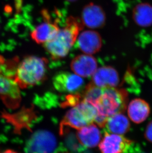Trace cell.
<instances>
[{"label": "cell", "mask_w": 152, "mask_h": 153, "mask_svg": "<svg viewBox=\"0 0 152 153\" xmlns=\"http://www.w3.org/2000/svg\"><path fill=\"white\" fill-rule=\"evenodd\" d=\"M146 137L150 141L152 142V121L150 123L147 128Z\"/></svg>", "instance_id": "44dd1931"}, {"label": "cell", "mask_w": 152, "mask_h": 153, "mask_svg": "<svg viewBox=\"0 0 152 153\" xmlns=\"http://www.w3.org/2000/svg\"><path fill=\"white\" fill-rule=\"evenodd\" d=\"M78 130L76 136L82 145L85 147L91 148L99 144L101 133L96 125L91 123Z\"/></svg>", "instance_id": "5bb4252c"}, {"label": "cell", "mask_w": 152, "mask_h": 153, "mask_svg": "<svg viewBox=\"0 0 152 153\" xmlns=\"http://www.w3.org/2000/svg\"><path fill=\"white\" fill-rule=\"evenodd\" d=\"M82 28V23L75 17L70 16L67 19L64 26L60 28L55 36L44 45L52 59H61L68 54Z\"/></svg>", "instance_id": "6da1fadb"}, {"label": "cell", "mask_w": 152, "mask_h": 153, "mask_svg": "<svg viewBox=\"0 0 152 153\" xmlns=\"http://www.w3.org/2000/svg\"><path fill=\"white\" fill-rule=\"evenodd\" d=\"M128 113L131 121L136 123H140L148 117L150 113V108L144 100L135 99L128 105Z\"/></svg>", "instance_id": "9a60e30c"}, {"label": "cell", "mask_w": 152, "mask_h": 153, "mask_svg": "<svg viewBox=\"0 0 152 153\" xmlns=\"http://www.w3.org/2000/svg\"><path fill=\"white\" fill-rule=\"evenodd\" d=\"M70 67L76 74L83 77H88L94 74L97 69V63L92 55L84 53L74 58Z\"/></svg>", "instance_id": "9c48e42d"}, {"label": "cell", "mask_w": 152, "mask_h": 153, "mask_svg": "<svg viewBox=\"0 0 152 153\" xmlns=\"http://www.w3.org/2000/svg\"><path fill=\"white\" fill-rule=\"evenodd\" d=\"M105 132L122 135L126 133L130 127L128 118L122 113H119L108 117L105 124Z\"/></svg>", "instance_id": "2e32d148"}, {"label": "cell", "mask_w": 152, "mask_h": 153, "mask_svg": "<svg viewBox=\"0 0 152 153\" xmlns=\"http://www.w3.org/2000/svg\"><path fill=\"white\" fill-rule=\"evenodd\" d=\"M105 19L103 10L93 4L85 7L82 12L83 24L91 28H97L103 26Z\"/></svg>", "instance_id": "4fadbf2b"}, {"label": "cell", "mask_w": 152, "mask_h": 153, "mask_svg": "<svg viewBox=\"0 0 152 153\" xmlns=\"http://www.w3.org/2000/svg\"><path fill=\"white\" fill-rule=\"evenodd\" d=\"M53 84L57 91L69 94H81L85 88L81 77L67 71L56 74L53 78Z\"/></svg>", "instance_id": "8992f818"}, {"label": "cell", "mask_w": 152, "mask_h": 153, "mask_svg": "<svg viewBox=\"0 0 152 153\" xmlns=\"http://www.w3.org/2000/svg\"><path fill=\"white\" fill-rule=\"evenodd\" d=\"M20 87L13 77L0 73V97L7 107L15 108L21 101Z\"/></svg>", "instance_id": "52a82bcc"}, {"label": "cell", "mask_w": 152, "mask_h": 153, "mask_svg": "<svg viewBox=\"0 0 152 153\" xmlns=\"http://www.w3.org/2000/svg\"><path fill=\"white\" fill-rule=\"evenodd\" d=\"M77 46L83 53L93 55L99 52L102 47V39L98 32L86 30L79 34L77 39Z\"/></svg>", "instance_id": "8fae6325"}, {"label": "cell", "mask_w": 152, "mask_h": 153, "mask_svg": "<svg viewBox=\"0 0 152 153\" xmlns=\"http://www.w3.org/2000/svg\"><path fill=\"white\" fill-rule=\"evenodd\" d=\"M47 64L46 58L26 56L17 64L13 79L22 89L40 84L46 79Z\"/></svg>", "instance_id": "7a4b0ae2"}, {"label": "cell", "mask_w": 152, "mask_h": 153, "mask_svg": "<svg viewBox=\"0 0 152 153\" xmlns=\"http://www.w3.org/2000/svg\"><path fill=\"white\" fill-rule=\"evenodd\" d=\"M103 88H100L91 82L86 87L82 93L83 100L92 105H96L103 92Z\"/></svg>", "instance_id": "ac0fdd59"}, {"label": "cell", "mask_w": 152, "mask_h": 153, "mask_svg": "<svg viewBox=\"0 0 152 153\" xmlns=\"http://www.w3.org/2000/svg\"><path fill=\"white\" fill-rule=\"evenodd\" d=\"M59 29L56 22L46 20L32 31L31 37L37 43L44 45L55 36Z\"/></svg>", "instance_id": "7c38bea8"}, {"label": "cell", "mask_w": 152, "mask_h": 153, "mask_svg": "<svg viewBox=\"0 0 152 153\" xmlns=\"http://www.w3.org/2000/svg\"><path fill=\"white\" fill-rule=\"evenodd\" d=\"M97 115L96 108L83 100L67 112L61 122L60 131L68 127L80 129L91 124Z\"/></svg>", "instance_id": "277c9868"}, {"label": "cell", "mask_w": 152, "mask_h": 153, "mask_svg": "<svg viewBox=\"0 0 152 153\" xmlns=\"http://www.w3.org/2000/svg\"><path fill=\"white\" fill-rule=\"evenodd\" d=\"M65 141L68 148L71 149L72 150L77 151L80 149V147L78 144L76 137H75L73 134H72V133H68V135L66 137Z\"/></svg>", "instance_id": "d6986e66"}, {"label": "cell", "mask_w": 152, "mask_h": 153, "mask_svg": "<svg viewBox=\"0 0 152 153\" xmlns=\"http://www.w3.org/2000/svg\"><path fill=\"white\" fill-rule=\"evenodd\" d=\"M0 153H18L17 152H15L14 151L10 150H7L4 151L3 152H0Z\"/></svg>", "instance_id": "7402d4cb"}, {"label": "cell", "mask_w": 152, "mask_h": 153, "mask_svg": "<svg viewBox=\"0 0 152 153\" xmlns=\"http://www.w3.org/2000/svg\"><path fill=\"white\" fill-rule=\"evenodd\" d=\"M132 142L121 135L105 132L99 144L101 153H124L128 150Z\"/></svg>", "instance_id": "ba28073f"}, {"label": "cell", "mask_w": 152, "mask_h": 153, "mask_svg": "<svg viewBox=\"0 0 152 153\" xmlns=\"http://www.w3.org/2000/svg\"><path fill=\"white\" fill-rule=\"evenodd\" d=\"M103 92L95 107L97 114L109 117L122 113L128 103V93L122 89L115 87L103 88Z\"/></svg>", "instance_id": "3957f363"}, {"label": "cell", "mask_w": 152, "mask_h": 153, "mask_svg": "<svg viewBox=\"0 0 152 153\" xmlns=\"http://www.w3.org/2000/svg\"><path fill=\"white\" fill-rule=\"evenodd\" d=\"M13 1L16 13H20L23 7V0H13Z\"/></svg>", "instance_id": "ffe728a7"}, {"label": "cell", "mask_w": 152, "mask_h": 153, "mask_svg": "<svg viewBox=\"0 0 152 153\" xmlns=\"http://www.w3.org/2000/svg\"><path fill=\"white\" fill-rule=\"evenodd\" d=\"M57 146L56 137L52 132L38 130L27 142L25 151L27 153H54Z\"/></svg>", "instance_id": "5b68a950"}, {"label": "cell", "mask_w": 152, "mask_h": 153, "mask_svg": "<svg viewBox=\"0 0 152 153\" xmlns=\"http://www.w3.org/2000/svg\"><path fill=\"white\" fill-rule=\"evenodd\" d=\"M71 1H73V0H71Z\"/></svg>", "instance_id": "603a6c76"}, {"label": "cell", "mask_w": 152, "mask_h": 153, "mask_svg": "<svg viewBox=\"0 0 152 153\" xmlns=\"http://www.w3.org/2000/svg\"><path fill=\"white\" fill-rule=\"evenodd\" d=\"M133 18L135 22L142 27L152 24V7L148 4H138L133 10Z\"/></svg>", "instance_id": "e0dca14e"}, {"label": "cell", "mask_w": 152, "mask_h": 153, "mask_svg": "<svg viewBox=\"0 0 152 153\" xmlns=\"http://www.w3.org/2000/svg\"><path fill=\"white\" fill-rule=\"evenodd\" d=\"M91 82L100 88L115 87L119 83V77L115 68L105 66L96 69L92 75Z\"/></svg>", "instance_id": "30bf717a"}]
</instances>
